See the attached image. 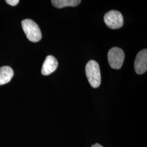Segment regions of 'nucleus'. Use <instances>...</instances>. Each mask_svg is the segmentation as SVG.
I'll return each instance as SVG.
<instances>
[{"instance_id": "f257e3e1", "label": "nucleus", "mask_w": 147, "mask_h": 147, "mask_svg": "<svg viewBox=\"0 0 147 147\" xmlns=\"http://www.w3.org/2000/svg\"><path fill=\"white\" fill-rule=\"evenodd\" d=\"M85 71L90 86L94 88L99 87L101 84V78L98 63L94 60L89 61L86 64Z\"/></svg>"}, {"instance_id": "f03ea898", "label": "nucleus", "mask_w": 147, "mask_h": 147, "mask_svg": "<svg viewBox=\"0 0 147 147\" xmlns=\"http://www.w3.org/2000/svg\"><path fill=\"white\" fill-rule=\"evenodd\" d=\"M21 26L27 39L32 42L40 41L42 35L39 26L31 19H25L21 22Z\"/></svg>"}, {"instance_id": "7ed1b4c3", "label": "nucleus", "mask_w": 147, "mask_h": 147, "mask_svg": "<svg viewBox=\"0 0 147 147\" xmlns=\"http://www.w3.org/2000/svg\"><path fill=\"white\" fill-rule=\"evenodd\" d=\"M125 58L124 52L119 47H112L108 53V61L112 68L119 69Z\"/></svg>"}, {"instance_id": "20e7f679", "label": "nucleus", "mask_w": 147, "mask_h": 147, "mask_svg": "<svg viewBox=\"0 0 147 147\" xmlns=\"http://www.w3.org/2000/svg\"><path fill=\"white\" fill-rule=\"evenodd\" d=\"M106 25L111 29H118L123 26L124 23L123 16L121 12L117 11H110L104 16Z\"/></svg>"}, {"instance_id": "39448f33", "label": "nucleus", "mask_w": 147, "mask_h": 147, "mask_svg": "<svg viewBox=\"0 0 147 147\" xmlns=\"http://www.w3.org/2000/svg\"><path fill=\"white\" fill-rule=\"evenodd\" d=\"M135 70L138 75H142L147 70V50H142L137 55L135 61Z\"/></svg>"}, {"instance_id": "423d86ee", "label": "nucleus", "mask_w": 147, "mask_h": 147, "mask_svg": "<svg viewBox=\"0 0 147 147\" xmlns=\"http://www.w3.org/2000/svg\"><path fill=\"white\" fill-rule=\"evenodd\" d=\"M58 65V61L56 58L53 56H47L42 64V73L45 76L49 75L57 69Z\"/></svg>"}, {"instance_id": "0eeeda50", "label": "nucleus", "mask_w": 147, "mask_h": 147, "mask_svg": "<svg viewBox=\"0 0 147 147\" xmlns=\"http://www.w3.org/2000/svg\"><path fill=\"white\" fill-rule=\"evenodd\" d=\"M14 76L13 70L8 66L0 68V86L6 84L11 81Z\"/></svg>"}, {"instance_id": "6e6552de", "label": "nucleus", "mask_w": 147, "mask_h": 147, "mask_svg": "<svg viewBox=\"0 0 147 147\" xmlns=\"http://www.w3.org/2000/svg\"><path fill=\"white\" fill-rule=\"evenodd\" d=\"M80 0H53L52 4L57 8H62L66 7H76L79 5Z\"/></svg>"}, {"instance_id": "1a4fd4ad", "label": "nucleus", "mask_w": 147, "mask_h": 147, "mask_svg": "<svg viewBox=\"0 0 147 147\" xmlns=\"http://www.w3.org/2000/svg\"><path fill=\"white\" fill-rule=\"evenodd\" d=\"M5 2L11 6H16L19 2V0H6Z\"/></svg>"}, {"instance_id": "9d476101", "label": "nucleus", "mask_w": 147, "mask_h": 147, "mask_svg": "<svg viewBox=\"0 0 147 147\" xmlns=\"http://www.w3.org/2000/svg\"><path fill=\"white\" fill-rule=\"evenodd\" d=\"M92 147H102V146H101L98 143H95L94 145H92Z\"/></svg>"}]
</instances>
